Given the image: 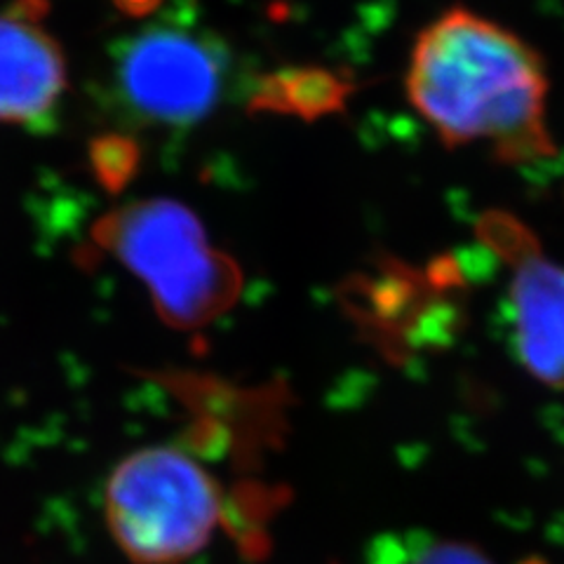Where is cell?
<instances>
[{
	"mask_svg": "<svg viewBox=\"0 0 564 564\" xmlns=\"http://www.w3.org/2000/svg\"><path fill=\"white\" fill-rule=\"evenodd\" d=\"M404 93L447 149L487 144L503 165L557 153L541 52L475 10L449 8L416 35Z\"/></svg>",
	"mask_w": 564,
	"mask_h": 564,
	"instance_id": "1",
	"label": "cell"
},
{
	"mask_svg": "<svg viewBox=\"0 0 564 564\" xmlns=\"http://www.w3.org/2000/svg\"><path fill=\"white\" fill-rule=\"evenodd\" d=\"M95 238L151 292L155 308L176 327L217 321L240 294L236 263L209 242L193 212L153 198L113 209Z\"/></svg>",
	"mask_w": 564,
	"mask_h": 564,
	"instance_id": "2",
	"label": "cell"
},
{
	"mask_svg": "<svg viewBox=\"0 0 564 564\" xmlns=\"http://www.w3.org/2000/svg\"><path fill=\"white\" fill-rule=\"evenodd\" d=\"M221 491L180 449L130 454L106 485V520L137 564H180L196 555L221 522Z\"/></svg>",
	"mask_w": 564,
	"mask_h": 564,
	"instance_id": "3",
	"label": "cell"
},
{
	"mask_svg": "<svg viewBox=\"0 0 564 564\" xmlns=\"http://www.w3.org/2000/svg\"><path fill=\"white\" fill-rule=\"evenodd\" d=\"M226 52L219 41L176 26L141 31L118 50L116 85L128 109L161 126H191L221 95Z\"/></svg>",
	"mask_w": 564,
	"mask_h": 564,
	"instance_id": "4",
	"label": "cell"
},
{
	"mask_svg": "<svg viewBox=\"0 0 564 564\" xmlns=\"http://www.w3.org/2000/svg\"><path fill=\"white\" fill-rule=\"evenodd\" d=\"M478 238L508 269L510 334L520 365L536 381L564 388V267L508 212L482 215Z\"/></svg>",
	"mask_w": 564,
	"mask_h": 564,
	"instance_id": "5",
	"label": "cell"
},
{
	"mask_svg": "<svg viewBox=\"0 0 564 564\" xmlns=\"http://www.w3.org/2000/svg\"><path fill=\"white\" fill-rule=\"evenodd\" d=\"M64 87L62 45L39 22L0 14V122L47 116Z\"/></svg>",
	"mask_w": 564,
	"mask_h": 564,
	"instance_id": "6",
	"label": "cell"
},
{
	"mask_svg": "<svg viewBox=\"0 0 564 564\" xmlns=\"http://www.w3.org/2000/svg\"><path fill=\"white\" fill-rule=\"evenodd\" d=\"M356 83L323 66H290L261 76L254 85L250 113L294 116L306 122L341 113Z\"/></svg>",
	"mask_w": 564,
	"mask_h": 564,
	"instance_id": "7",
	"label": "cell"
},
{
	"mask_svg": "<svg viewBox=\"0 0 564 564\" xmlns=\"http://www.w3.org/2000/svg\"><path fill=\"white\" fill-rule=\"evenodd\" d=\"M369 564H494L478 545L429 534L386 536L375 543Z\"/></svg>",
	"mask_w": 564,
	"mask_h": 564,
	"instance_id": "8",
	"label": "cell"
},
{
	"mask_svg": "<svg viewBox=\"0 0 564 564\" xmlns=\"http://www.w3.org/2000/svg\"><path fill=\"white\" fill-rule=\"evenodd\" d=\"M139 147L128 134H101L90 144V161L97 180L111 191L126 186L139 167Z\"/></svg>",
	"mask_w": 564,
	"mask_h": 564,
	"instance_id": "9",
	"label": "cell"
},
{
	"mask_svg": "<svg viewBox=\"0 0 564 564\" xmlns=\"http://www.w3.org/2000/svg\"><path fill=\"white\" fill-rule=\"evenodd\" d=\"M113 6L122 14L132 17V20H144V17L153 14L158 8L163 6V0H113Z\"/></svg>",
	"mask_w": 564,
	"mask_h": 564,
	"instance_id": "10",
	"label": "cell"
}]
</instances>
